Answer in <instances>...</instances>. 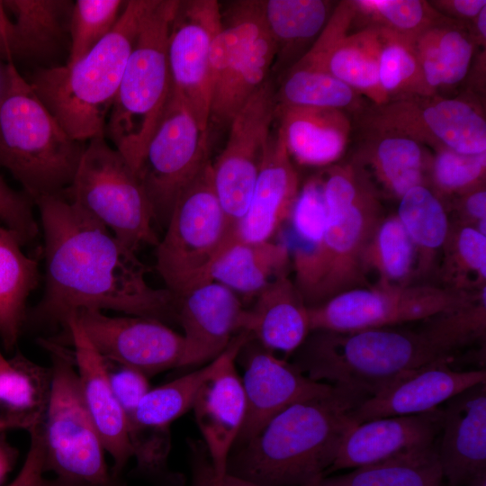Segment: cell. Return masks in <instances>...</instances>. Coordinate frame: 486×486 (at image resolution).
Returning <instances> with one entry per match:
<instances>
[{"instance_id": "1", "label": "cell", "mask_w": 486, "mask_h": 486, "mask_svg": "<svg viewBox=\"0 0 486 486\" xmlns=\"http://www.w3.org/2000/svg\"><path fill=\"white\" fill-rule=\"evenodd\" d=\"M44 239L45 286L33 317L63 325L82 310L174 321L175 296L147 282L148 266L62 193L34 201Z\"/></svg>"}, {"instance_id": "2", "label": "cell", "mask_w": 486, "mask_h": 486, "mask_svg": "<svg viewBox=\"0 0 486 486\" xmlns=\"http://www.w3.org/2000/svg\"><path fill=\"white\" fill-rule=\"evenodd\" d=\"M367 397L335 386L275 415L232 449L227 472L262 486H307L325 476L355 426L349 412Z\"/></svg>"}, {"instance_id": "3", "label": "cell", "mask_w": 486, "mask_h": 486, "mask_svg": "<svg viewBox=\"0 0 486 486\" xmlns=\"http://www.w3.org/2000/svg\"><path fill=\"white\" fill-rule=\"evenodd\" d=\"M292 364L315 382L371 397L410 373L439 361L453 362L418 330L391 327L348 332L311 331Z\"/></svg>"}, {"instance_id": "4", "label": "cell", "mask_w": 486, "mask_h": 486, "mask_svg": "<svg viewBox=\"0 0 486 486\" xmlns=\"http://www.w3.org/2000/svg\"><path fill=\"white\" fill-rule=\"evenodd\" d=\"M149 1H126L115 27L91 50L64 66L39 70L30 82L72 139L83 142L104 137L108 115Z\"/></svg>"}, {"instance_id": "5", "label": "cell", "mask_w": 486, "mask_h": 486, "mask_svg": "<svg viewBox=\"0 0 486 486\" xmlns=\"http://www.w3.org/2000/svg\"><path fill=\"white\" fill-rule=\"evenodd\" d=\"M39 98L13 60L0 75V166L33 202L67 190L84 152Z\"/></svg>"}, {"instance_id": "6", "label": "cell", "mask_w": 486, "mask_h": 486, "mask_svg": "<svg viewBox=\"0 0 486 486\" xmlns=\"http://www.w3.org/2000/svg\"><path fill=\"white\" fill-rule=\"evenodd\" d=\"M178 0H150L108 115L105 132L137 173L170 90L167 39Z\"/></svg>"}, {"instance_id": "7", "label": "cell", "mask_w": 486, "mask_h": 486, "mask_svg": "<svg viewBox=\"0 0 486 486\" xmlns=\"http://www.w3.org/2000/svg\"><path fill=\"white\" fill-rule=\"evenodd\" d=\"M66 193L134 252L159 242L153 210L137 173L104 137L90 140L85 147Z\"/></svg>"}, {"instance_id": "8", "label": "cell", "mask_w": 486, "mask_h": 486, "mask_svg": "<svg viewBox=\"0 0 486 486\" xmlns=\"http://www.w3.org/2000/svg\"><path fill=\"white\" fill-rule=\"evenodd\" d=\"M51 358L50 393L40 428L45 471L56 477L100 485L120 482L105 462L101 437L80 391L71 350L44 341Z\"/></svg>"}, {"instance_id": "9", "label": "cell", "mask_w": 486, "mask_h": 486, "mask_svg": "<svg viewBox=\"0 0 486 486\" xmlns=\"http://www.w3.org/2000/svg\"><path fill=\"white\" fill-rule=\"evenodd\" d=\"M234 232L215 194L211 161L183 190L156 246V268L178 296L210 280V270Z\"/></svg>"}, {"instance_id": "10", "label": "cell", "mask_w": 486, "mask_h": 486, "mask_svg": "<svg viewBox=\"0 0 486 486\" xmlns=\"http://www.w3.org/2000/svg\"><path fill=\"white\" fill-rule=\"evenodd\" d=\"M221 18L210 52V122L229 126L270 77L276 48L258 0L230 3Z\"/></svg>"}, {"instance_id": "11", "label": "cell", "mask_w": 486, "mask_h": 486, "mask_svg": "<svg viewBox=\"0 0 486 486\" xmlns=\"http://www.w3.org/2000/svg\"><path fill=\"white\" fill-rule=\"evenodd\" d=\"M208 157V130L171 88L137 172L156 224L166 228L176 199L210 162Z\"/></svg>"}, {"instance_id": "12", "label": "cell", "mask_w": 486, "mask_h": 486, "mask_svg": "<svg viewBox=\"0 0 486 486\" xmlns=\"http://www.w3.org/2000/svg\"><path fill=\"white\" fill-rule=\"evenodd\" d=\"M472 301L460 291L433 286L352 288L308 307L310 332H348L425 320Z\"/></svg>"}, {"instance_id": "13", "label": "cell", "mask_w": 486, "mask_h": 486, "mask_svg": "<svg viewBox=\"0 0 486 486\" xmlns=\"http://www.w3.org/2000/svg\"><path fill=\"white\" fill-rule=\"evenodd\" d=\"M364 130L406 135L436 149L486 153V121L480 106L463 97L418 95L373 105L358 114Z\"/></svg>"}, {"instance_id": "14", "label": "cell", "mask_w": 486, "mask_h": 486, "mask_svg": "<svg viewBox=\"0 0 486 486\" xmlns=\"http://www.w3.org/2000/svg\"><path fill=\"white\" fill-rule=\"evenodd\" d=\"M274 94L269 77L233 117L227 142L211 162L215 194L234 230L248 210L272 132Z\"/></svg>"}, {"instance_id": "15", "label": "cell", "mask_w": 486, "mask_h": 486, "mask_svg": "<svg viewBox=\"0 0 486 486\" xmlns=\"http://www.w3.org/2000/svg\"><path fill=\"white\" fill-rule=\"evenodd\" d=\"M326 208L321 248L303 294L308 307L350 290L360 281L366 248L382 220L376 194L368 184L351 204Z\"/></svg>"}, {"instance_id": "16", "label": "cell", "mask_w": 486, "mask_h": 486, "mask_svg": "<svg viewBox=\"0 0 486 486\" xmlns=\"http://www.w3.org/2000/svg\"><path fill=\"white\" fill-rule=\"evenodd\" d=\"M221 22L218 1L178 0L168 32L171 88L204 130L210 123V52Z\"/></svg>"}, {"instance_id": "17", "label": "cell", "mask_w": 486, "mask_h": 486, "mask_svg": "<svg viewBox=\"0 0 486 486\" xmlns=\"http://www.w3.org/2000/svg\"><path fill=\"white\" fill-rule=\"evenodd\" d=\"M73 316L104 359L148 377L180 366L184 338L166 323L140 316L111 317L98 310H82Z\"/></svg>"}, {"instance_id": "18", "label": "cell", "mask_w": 486, "mask_h": 486, "mask_svg": "<svg viewBox=\"0 0 486 486\" xmlns=\"http://www.w3.org/2000/svg\"><path fill=\"white\" fill-rule=\"evenodd\" d=\"M355 17L352 1L338 4L310 50L294 64L326 72L374 105L388 102L379 81L377 30L364 27L348 34Z\"/></svg>"}, {"instance_id": "19", "label": "cell", "mask_w": 486, "mask_h": 486, "mask_svg": "<svg viewBox=\"0 0 486 486\" xmlns=\"http://www.w3.org/2000/svg\"><path fill=\"white\" fill-rule=\"evenodd\" d=\"M250 338L249 332H240L219 355L216 369L202 384L192 406L218 480L227 473L228 459L246 417V397L235 362Z\"/></svg>"}, {"instance_id": "20", "label": "cell", "mask_w": 486, "mask_h": 486, "mask_svg": "<svg viewBox=\"0 0 486 486\" xmlns=\"http://www.w3.org/2000/svg\"><path fill=\"white\" fill-rule=\"evenodd\" d=\"M248 318L238 295L214 281L175 296L174 321L182 328L184 341L180 366L213 360L247 331Z\"/></svg>"}, {"instance_id": "21", "label": "cell", "mask_w": 486, "mask_h": 486, "mask_svg": "<svg viewBox=\"0 0 486 486\" xmlns=\"http://www.w3.org/2000/svg\"><path fill=\"white\" fill-rule=\"evenodd\" d=\"M250 339L243 347L246 353L241 382L247 407L245 420L235 444L237 446L250 440L287 407L327 394L335 387L310 379L292 364L279 359L257 341L250 346Z\"/></svg>"}, {"instance_id": "22", "label": "cell", "mask_w": 486, "mask_h": 486, "mask_svg": "<svg viewBox=\"0 0 486 486\" xmlns=\"http://www.w3.org/2000/svg\"><path fill=\"white\" fill-rule=\"evenodd\" d=\"M451 362L439 361L421 367L366 398L349 412L355 425L374 418L415 415L431 411L480 382L485 369L457 371Z\"/></svg>"}, {"instance_id": "23", "label": "cell", "mask_w": 486, "mask_h": 486, "mask_svg": "<svg viewBox=\"0 0 486 486\" xmlns=\"http://www.w3.org/2000/svg\"><path fill=\"white\" fill-rule=\"evenodd\" d=\"M73 346V357L80 391L104 448L113 460L112 474L120 472L133 457L128 418L109 382L103 357L72 316L66 325Z\"/></svg>"}, {"instance_id": "24", "label": "cell", "mask_w": 486, "mask_h": 486, "mask_svg": "<svg viewBox=\"0 0 486 486\" xmlns=\"http://www.w3.org/2000/svg\"><path fill=\"white\" fill-rule=\"evenodd\" d=\"M440 432L437 455L448 486H465L486 471V382L446 402Z\"/></svg>"}, {"instance_id": "25", "label": "cell", "mask_w": 486, "mask_h": 486, "mask_svg": "<svg viewBox=\"0 0 486 486\" xmlns=\"http://www.w3.org/2000/svg\"><path fill=\"white\" fill-rule=\"evenodd\" d=\"M442 409L374 418L355 425L346 435L325 476L357 468L435 445L441 430Z\"/></svg>"}, {"instance_id": "26", "label": "cell", "mask_w": 486, "mask_h": 486, "mask_svg": "<svg viewBox=\"0 0 486 486\" xmlns=\"http://www.w3.org/2000/svg\"><path fill=\"white\" fill-rule=\"evenodd\" d=\"M298 177L285 144L271 132L248 210L234 236L249 242L273 240L298 195Z\"/></svg>"}, {"instance_id": "27", "label": "cell", "mask_w": 486, "mask_h": 486, "mask_svg": "<svg viewBox=\"0 0 486 486\" xmlns=\"http://www.w3.org/2000/svg\"><path fill=\"white\" fill-rule=\"evenodd\" d=\"M275 119L291 158L300 164L328 165L345 151L351 130L345 112L275 105Z\"/></svg>"}, {"instance_id": "28", "label": "cell", "mask_w": 486, "mask_h": 486, "mask_svg": "<svg viewBox=\"0 0 486 486\" xmlns=\"http://www.w3.org/2000/svg\"><path fill=\"white\" fill-rule=\"evenodd\" d=\"M365 133L366 139L352 165L374 193L382 189L400 198L410 188L423 184L426 157L421 143L392 131Z\"/></svg>"}, {"instance_id": "29", "label": "cell", "mask_w": 486, "mask_h": 486, "mask_svg": "<svg viewBox=\"0 0 486 486\" xmlns=\"http://www.w3.org/2000/svg\"><path fill=\"white\" fill-rule=\"evenodd\" d=\"M247 331L270 351H296L310 333L309 310L287 274L267 284L248 309Z\"/></svg>"}, {"instance_id": "30", "label": "cell", "mask_w": 486, "mask_h": 486, "mask_svg": "<svg viewBox=\"0 0 486 486\" xmlns=\"http://www.w3.org/2000/svg\"><path fill=\"white\" fill-rule=\"evenodd\" d=\"M290 261L283 240L249 242L232 234L215 258L209 277L237 294L256 297L275 278L287 274Z\"/></svg>"}, {"instance_id": "31", "label": "cell", "mask_w": 486, "mask_h": 486, "mask_svg": "<svg viewBox=\"0 0 486 486\" xmlns=\"http://www.w3.org/2000/svg\"><path fill=\"white\" fill-rule=\"evenodd\" d=\"M276 56L272 71L285 73L312 46L332 12L323 0H258Z\"/></svg>"}, {"instance_id": "32", "label": "cell", "mask_w": 486, "mask_h": 486, "mask_svg": "<svg viewBox=\"0 0 486 486\" xmlns=\"http://www.w3.org/2000/svg\"><path fill=\"white\" fill-rule=\"evenodd\" d=\"M51 384V370L21 354L0 369V433L42 426Z\"/></svg>"}, {"instance_id": "33", "label": "cell", "mask_w": 486, "mask_h": 486, "mask_svg": "<svg viewBox=\"0 0 486 486\" xmlns=\"http://www.w3.org/2000/svg\"><path fill=\"white\" fill-rule=\"evenodd\" d=\"M21 237L0 223V336L13 348L25 319L26 303L40 278L38 262L23 250Z\"/></svg>"}, {"instance_id": "34", "label": "cell", "mask_w": 486, "mask_h": 486, "mask_svg": "<svg viewBox=\"0 0 486 486\" xmlns=\"http://www.w3.org/2000/svg\"><path fill=\"white\" fill-rule=\"evenodd\" d=\"M475 44L469 29L447 18L414 40L424 81L432 94L466 77Z\"/></svg>"}, {"instance_id": "35", "label": "cell", "mask_w": 486, "mask_h": 486, "mask_svg": "<svg viewBox=\"0 0 486 486\" xmlns=\"http://www.w3.org/2000/svg\"><path fill=\"white\" fill-rule=\"evenodd\" d=\"M327 220V208L319 177L309 180L299 191L284 235L292 260L296 286L302 294L307 289L321 248Z\"/></svg>"}, {"instance_id": "36", "label": "cell", "mask_w": 486, "mask_h": 486, "mask_svg": "<svg viewBox=\"0 0 486 486\" xmlns=\"http://www.w3.org/2000/svg\"><path fill=\"white\" fill-rule=\"evenodd\" d=\"M436 444L409 451L338 476H322L307 486H442Z\"/></svg>"}, {"instance_id": "37", "label": "cell", "mask_w": 486, "mask_h": 486, "mask_svg": "<svg viewBox=\"0 0 486 486\" xmlns=\"http://www.w3.org/2000/svg\"><path fill=\"white\" fill-rule=\"evenodd\" d=\"M14 15L12 58H42L58 47L64 33V18L72 7L63 0H6Z\"/></svg>"}, {"instance_id": "38", "label": "cell", "mask_w": 486, "mask_h": 486, "mask_svg": "<svg viewBox=\"0 0 486 486\" xmlns=\"http://www.w3.org/2000/svg\"><path fill=\"white\" fill-rule=\"evenodd\" d=\"M278 106L314 107L361 113L360 94L335 76L297 65L291 67L275 90Z\"/></svg>"}, {"instance_id": "39", "label": "cell", "mask_w": 486, "mask_h": 486, "mask_svg": "<svg viewBox=\"0 0 486 486\" xmlns=\"http://www.w3.org/2000/svg\"><path fill=\"white\" fill-rule=\"evenodd\" d=\"M218 364L219 356L202 368L150 388L128 418L130 431L137 428L168 430L174 420L192 409L199 389Z\"/></svg>"}, {"instance_id": "40", "label": "cell", "mask_w": 486, "mask_h": 486, "mask_svg": "<svg viewBox=\"0 0 486 486\" xmlns=\"http://www.w3.org/2000/svg\"><path fill=\"white\" fill-rule=\"evenodd\" d=\"M375 29L379 39V81L388 102L418 95H434L424 81L414 40Z\"/></svg>"}, {"instance_id": "41", "label": "cell", "mask_w": 486, "mask_h": 486, "mask_svg": "<svg viewBox=\"0 0 486 486\" xmlns=\"http://www.w3.org/2000/svg\"><path fill=\"white\" fill-rule=\"evenodd\" d=\"M415 248L397 216L382 219L366 248L364 269L374 268L380 285L402 286L413 270Z\"/></svg>"}, {"instance_id": "42", "label": "cell", "mask_w": 486, "mask_h": 486, "mask_svg": "<svg viewBox=\"0 0 486 486\" xmlns=\"http://www.w3.org/2000/svg\"><path fill=\"white\" fill-rule=\"evenodd\" d=\"M355 18H363L366 27L382 29L415 40L429 27L446 19L430 3L421 0L352 1Z\"/></svg>"}, {"instance_id": "43", "label": "cell", "mask_w": 486, "mask_h": 486, "mask_svg": "<svg viewBox=\"0 0 486 486\" xmlns=\"http://www.w3.org/2000/svg\"><path fill=\"white\" fill-rule=\"evenodd\" d=\"M397 217L416 248L431 252L445 244L449 230L446 212L425 185H416L400 198Z\"/></svg>"}, {"instance_id": "44", "label": "cell", "mask_w": 486, "mask_h": 486, "mask_svg": "<svg viewBox=\"0 0 486 486\" xmlns=\"http://www.w3.org/2000/svg\"><path fill=\"white\" fill-rule=\"evenodd\" d=\"M125 4L122 0H77L72 4L68 63L83 57L112 31Z\"/></svg>"}, {"instance_id": "45", "label": "cell", "mask_w": 486, "mask_h": 486, "mask_svg": "<svg viewBox=\"0 0 486 486\" xmlns=\"http://www.w3.org/2000/svg\"><path fill=\"white\" fill-rule=\"evenodd\" d=\"M485 169L486 153L465 155L439 148L432 162V177L445 193L470 191L482 181Z\"/></svg>"}, {"instance_id": "46", "label": "cell", "mask_w": 486, "mask_h": 486, "mask_svg": "<svg viewBox=\"0 0 486 486\" xmlns=\"http://www.w3.org/2000/svg\"><path fill=\"white\" fill-rule=\"evenodd\" d=\"M0 223L14 230L24 244L32 241L39 233L31 200L10 188L1 176Z\"/></svg>"}, {"instance_id": "47", "label": "cell", "mask_w": 486, "mask_h": 486, "mask_svg": "<svg viewBox=\"0 0 486 486\" xmlns=\"http://www.w3.org/2000/svg\"><path fill=\"white\" fill-rule=\"evenodd\" d=\"M103 359L112 392L129 418L150 390L148 377L133 368Z\"/></svg>"}, {"instance_id": "48", "label": "cell", "mask_w": 486, "mask_h": 486, "mask_svg": "<svg viewBox=\"0 0 486 486\" xmlns=\"http://www.w3.org/2000/svg\"><path fill=\"white\" fill-rule=\"evenodd\" d=\"M456 256L464 268L476 274L480 281L486 277V236L475 228H462L455 238Z\"/></svg>"}, {"instance_id": "49", "label": "cell", "mask_w": 486, "mask_h": 486, "mask_svg": "<svg viewBox=\"0 0 486 486\" xmlns=\"http://www.w3.org/2000/svg\"><path fill=\"white\" fill-rule=\"evenodd\" d=\"M190 447L192 486H262L228 472L216 479L203 443L192 442Z\"/></svg>"}, {"instance_id": "50", "label": "cell", "mask_w": 486, "mask_h": 486, "mask_svg": "<svg viewBox=\"0 0 486 486\" xmlns=\"http://www.w3.org/2000/svg\"><path fill=\"white\" fill-rule=\"evenodd\" d=\"M30 436L25 461L17 476L5 486H45V454L40 428L31 432Z\"/></svg>"}, {"instance_id": "51", "label": "cell", "mask_w": 486, "mask_h": 486, "mask_svg": "<svg viewBox=\"0 0 486 486\" xmlns=\"http://www.w3.org/2000/svg\"><path fill=\"white\" fill-rule=\"evenodd\" d=\"M429 3L444 17L461 24L468 23V25L486 6L485 0H445Z\"/></svg>"}, {"instance_id": "52", "label": "cell", "mask_w": 486, "mask_h": 486, "mask_svg": "<svg viewBox=\"0 0 486 486\" xmlns=\"http://www.w3.org/2000/svg\"><path fill=\"white\" fill-rule=\"evenodd\" d=\"M464 213L472 220L480 221L486 220V191L478 186L467 192L464 201Z\"/></svg>"}, {"instance_id": "53", "label": "cell", "mask_w": 486, "mask_h": 486, "mask_svg": "<svg viewBox=\"0 0 486 486\" xmlns=\"http://www.w3.org/2000/svg\"><path fill=\"white\" fill-rule=\"evenodd\" d=\"M12 34V20L7 14L4 1L0 0V59L6 62L13 60L11 50Z\"/></svg>"}, {"instance_id": "54", "label": "cell", "mask_w": 486, "mask_h": 486, "mask_svg": "<svg viewBox=\"0 0 486 486\" xmlns=\"http://www.w3.org/2000/svg\"><path fill=\"white\" fill-rule=\"evenodd\" d=\"M16 459V451L5 441L0 433V485L13 469Z\"/></svg>"}, {"instance_id": "55", "label": "cell", "mask_w": 486, "mask_h": 486, "mask_svg": "<svg viewBox=\"0 0 486 486\" xmlns=\"http://www.w3.org/2000/svg\"><path fill=\"white\" fill-rule=\"evenodd\" d=\"M45 486H122V485L121 484L120 482L112 485H100V484L76 482V481L66 480V479L56 477L53 480L46 479Z\"/></svg>"}, {"instance_id": "56", "label": "cell", "mask_w": 486, "mask_h": 486, "mask_svg": "<svg viewBox=\"0 0 486 486\" xmlns=\"http://www.w3.org/2000/svg\"><path fill=\"white\" fill-rule=\"evenodd\" d=\"M465 486H486V471L476 474Z\"/></svg>"}, {"instance_id": "57", "label": "cell", "mask_w": 486, "mask_h": 486, "mask_svg": "<svg viewBox=\"0 0 486 486\" xmlns=\"http://www.w3.org/2000/svg\"><path fill=\"white\" fill-rule=\"evenodd\" d=\"M8 364V359H5L0 352V369Z\"/></svg>"}]
</instances>
